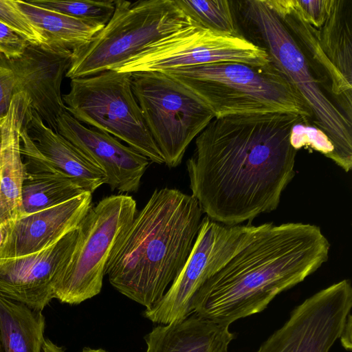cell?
Returning <instances> with one entry per match:
<instances>
[{
	"label": "cell",
	"instance_id": "2e32d148",
	"mask_svg": "<svg viewBox=\"0 0 352 352\" xmlns=\"http://www.w3.org/2000/svg\"><path fill=\"white\" fill-rule=\"evenodd\" d=\"M57 133L102 170L111 190H138L149 165L147 157L107 133L86 127L66 110L57 118Z\"/></svg>",
	"mask_w": 352,
	"mask_h": 352
},
{
	"label": "cell",
	"instance_id": "484cf974",
	"mask_svg": "<svg viewBox=\"0 0 352 352\" xmlns=\"http://www.w3.org/2000/svg\"><path fill=\"white\" fill-rule=\"evenodd\" d=\"M0 20L30 44H45L41 29L19 8L15 0H0Z\"/></svg>",
	"mask_w": 352,
	"mask_h": 352
},
{
	"label": "cell",
	"instance_id": "ffe728a7",
	"mask_svg": "<svg viewBox=\"0 0 352 352\" xmlns=\"http://www.w3.org/2000/svg\"><path fill=\"white\" fill-rule=\"evenodd\" d=\"M24 126L44 157L85 192L92 194L106 184L107 177L102 170L67 139L47 126L31 107Z\"/></svg>",
	"mask_w": 352,
	"mask_h": 352
},
{
	"label": "cell",
	"instance_id": "1f68e13d",
	"mask_svg": "<svg viewBox=\"0 0 352 352\" xmlns=\"http://www.w3.org/2000/svg\"><path fill=\"white\" fill-rule=\"evenodd\" d=\"M41 352H65V349L62 346H59L48 338H45L43 346Z\"/></svg>",
	"mask_w": 352,
	"mask_h": 352
},
{
	"label": "cell",
	"instance_id": "9a60e30c",
	"mask_svg": "<svg viewBox=\"0 0 352 352\" xmlns=\"http://www.w3.org/2000/svg\"><path fill=\"white\" fill-rule=\"evenodd\" d=\"M72 60V50L50 43H28L20 56L9 59L14 76V94L25 93L32 109L55 132L57 118L65 110L61 84Z\"/></svg>",
	"mask_w": 352,
	"mask_h": 352
},
{
	"label": "cell",
	"instance_id": "ac0fdd59",
	"mask_svg": "<svg viewBox=\"0 0 352 352\" xmlns=\"http://www.w3.org/2000/svg\"><path fill=\"white\" fill-rule=\"evenodd\" d=\"M20 137L24 164L21 216L53 207L85 192L44 157L24 124Z\"/></svg>",
	"mask_w": 352,
	"mask_h": 352
},
{
	"label": "cell",
	"instance_id": "44dd1931",
	"mask_svg": "<svg viewBox=\"0 0 352 352\" xmlns=\"http://www.w3.org/2000/svg\"><path fill=\"white\" fill-rule=\"evenodd\" d=\"M229 327L192 314L154 327L144 338L146 352H228L235 338Z\"/></svg>",
	"mask_w": 352,
	"mask_h": 352
},
{
	"label": "cell",
	"instance_id": "d4e9b609",
	"mask_svg": "<svg viewBox=\"0 0 352 352\" xmlns=\"http://www.w3.org/2000/svg\"><path fill=\"white\" fill-rule=\"evenodd\" d=\"M30 3L74 18L105 25L112 17L114 1L31 0Z\"/></svg>",
	"mask_w": 352,
	"mask_h": 352
},
{
	"label": "cell",
	"instance_id": "603a6c76",
	"mask_svg": "<svg viewBox=\"0 0 352 352\" xmlns=\"http://www.w3.org/2000/svg\"><path fill=\"white\" fill-rule=\"evenodd\" d=\"M15 1L43 32L46 43L57 45L72 52L88 45L105 26L34 6L28 1Z\"/></svg>",
	"mask_w": 352,
	"mask_h": 352
},
{
	"label": "cell",
	"instance_id": "9c48e42d",
	"mask_svg": "<svg viewBox=\"0 0 352 352\" xmlns=\"http://www.w3.org/2000/svg\"><path fill=\"white\" fill-rule=\"evenodd\" d=\"M131 75L134 96L164 164L177 167L214 116L192 91L163 72Z\"/></svg>",
	"mask_w": 352,
	"mask_h": 352
},
{
	"label": "cell",
	"instance_id": "f546056e",
	"mask_svg": "<svg viewBox=\"0 0 352 352\" xmlns=\"http://www.w3.org/2000/svg\"><path fill=\"white\" fill-rule=\"evenodd\" d=\"M28 43L0 20V53L11 59L20 56Z\"/></svg>",
	"mask_w": 352,
	"mask_h": 352
},
{
	"label": "cell",
	"instance_id": "7402d4cb",
	"mask_svg": "<svg viewBox=\"0 0 352 352\" xmlns=\"http://www.w3.org/2000/svg\"><path fill=\"white\" fill-rule=\"evenodd\" d=\"M45 328L42 311L0 296V352H41Z\"/></svg>",
	"mask_w": 352,
	"mask_h": 352
},
{
	"label": "cell",
	"instance_id": "836d02e7",
	"mask_svg": "<svg viewBox=\"0 0 352 352\" xmlns=\"http://www.w3.org/2000/svg\"><path fill=\"white\" fill-rule=\"evenodd\" d=\"M1 187H0V223L3 222L1 220Z\"/></svg>",
	"mask_w": 352,
	"mask_h": 352
},
{
	"label": "cell",
	"instance_id": "6da1fadb",
	"mask_svg": "<svg viewBox=\"0 0 352 352\" xmlns=\"http://www.w3.org/2000/svg\"><path fill=\"white\" fill-rule=\"evenodd\" d=\"M296 114L214 118L196 137L186 162L190 188L206 217L227 226L251 223L275 210L294 175Z\"/></svg>",
	"mask_w": 352,
	"mask_h": 352
},
{
	"label": "cell",
	"instance_id": "7c38bea8",
	"mask_svg": "<svg viewBox=\"0 0 352 352\" xmlns=\"http://www.w3.org/2000/svg\"><path fill=\"white\" fill-rule=\"evenodd\" d=\"M251 223L227 226L205 216L182 269L161 300L144 316L159 324L192 314V300L199 287L258 229Z\"/></svg>",
	"mask_w": 352,
	"mask_h": 352
},
{
	"label": "cell",
	"instance_id": "4fadbf2b",
	"mask_svg": "<svg viewBox=\"0 0 352 352\" xmlns=\"http://www.w3.org/2000/svg\"><path fill=\"white\" fill-rule=\"evenodd\" d=\"M352 307L349 280L305 299L256 352H329L340 338Z\"/></svg>",
	"mask_w": 352,
	"mask_h": 352
},
{
	"label": "cell",
	"instance_id": "30bf717a",
	"mask_svg": "<svg viewBox=\"0 0 352 352\" xmlns=\"http://www.w3.org/2000/svg\"><path fill=\"white\" fill-rule=\"evenodd\" d=\"M269 5L329 80L338 107L352 122L351 1L331 0L319 28L302 18L294 0H270Z\"/></svg>",
	"mask_w": 352,
	"mask_h": 352
},
{
	"label": "cell",
	"instance_id": "d6a6232c",
	"mask_svg": "<svg viewBox=\"0 0 352 352\" xmlns=\"http://www.w3.org/2000/svg\"><path fill=\"white\" fill-rule=\"evenodd\" d=\"M81 352H107L104 349H91V348H84Z\"/></svg>",
	"mask_w": 352,
	"mask_h": 352
},
{
	"label": "cell",
	"instance_id": "83f0119b",
	"mask_svg": "<svg viewBox=\"0 0 352 352\" xmlns=\"http://www.w3.org/2000/svg\"><path fill=\"white\" fill-rule=\"evenodd\" d=\"M14 91V76L9 59L0 53V121L10 106Z\"/></svg>",
	"mask_w": 352,
	"mask_h": 352
},
{
	"label": "cell",
	"instance_id": "cb8c5ba5",
	"mask_svg": "<svg viewBox=\"0 0 352 352\" xmlns=\"http://www.w3.org/2000/svg\"><path fill=\"white\" fill-rule=\"evenodd\" d=\"M183 12L214 32L239 36L231 1L228 0H175Z\"/></svg>",
	"mask_w": 352,
	"mask_h": 352
},
{
	"label": "cell",
	"instance_id": "52a82bcc",
	"mask_svg": "<svg viewBox=\"0 0 352 352\" xmlns=\"http://www.w3.org/2000/svg\"><path fill=\"white\" fill-rule=\"evenodd\" d=\"M138 212L127 195H115L92 206L78 226L76 242L54 287V298L78 305L98 295L113 250Z\"/></svg>",
	"mask_w": 352,
	"mask_h": 352
},
{
	"label": "cell",
	"instance_id": "8992f818",
	"mask_svg": "<svg viewBox=\"0 0 352 352\" xmlns=\"http://www.w3.org/2000/svg\"><path fill=\"white\" fill-rule=\"evenodd\" d=\"M113 14L87 45L72 52L65 76L82 78L113 69L157 40L195 21L175 0L114 1Z\"/></svg>",
	"mask_w": 352,
	"mask_h": 352
},
{
	"label": "cell",
	"instance_id": "f1b7e54d",
	"mask_svg": "<svg viewBox=\"0 0 352 352\" xmlns=\"http://www.w3.org/2000/svg\"><path fill=\"white\" fill-rule=\"evenodd\" d=\"M331 0H294V6L308 23L319 28L324 23Z\"/></svg>",
	"mask_w": 352,
	"mask_h": 352
},
{
	"label": "cell",
	"instance_id": "277c9868",
	"mask_svg": "<svg viewBox=\"0 0 352 352\" xmlns=\"http://www.w3.org/2000/svg\"><path fill=\"white\" fill-rule=\"evenodd\" d=\"M160 72L192 91L214 118L285 113L308 122L313 117L302 96L272 63L254 66L221 61Z\"/></svg>",
	"mask_w": 352,
	"mask_h": 352
},
{
	"label": "cell",
	"instance_id": "5bb4252c",
	"mask_svg": "<svg viewBox=\"0 0 352 352\" xmlns=\"http://www.w3.org/2000/svg\"><path fill=\"white\" fill-rule=\"evenodd\" d=\"M78 228L33 254L0 259V296L43 311L74 248Z\"/></svg>",
	"mask_w": 352,
	"mask_h": 352
},
{
	"label": "cell",
	"instance_id": "d6986e66",
	"mask_svg": "<svg viewBox=\"0 0 352 352\" xmlns=\"http://www.w3.org/2000/svg\"><path fill=\"white\" fill-rule=\"evenodd\" d=\"M30 107L23 92L14 94L10 108L0 121L1 220L14 219L21 214V188L24 164L20 133Z\"/></svg>",
	"mask_w": 352,
	"mask_h": 352
},
{
	"label": "cell",
	"instance_id": "4dcf8cb0",
	"mask_svg": "<svg viewBox=\"0 0 352 352\" xmlns=\"http://www.w3.org/2000/svg\"><path fill=\"white\" fill-rule=\"evenodd\" d=\"M10 230V220L0 223V259L4 258Z\"/></svg>",
	"mask_w": 352,
	"mask_h": 352
},
{
	"label": "cell",
	"instance_id": "8fae6325",
	"mask_svg": "<svg viewBox=\"0 0 352 352\" xmlns=\"http://www.w3.org/2000/svg\"><path fill=\"white\" fill-rule=\"evenodd\" d=\"M221 61L254 66L270 63L266 51L244 36L216 33L195 21L150 44L112 70L160 72Z\"/></svg>",
	"mask_w": 352,
	"mask_h": 352
},
{
	"label": "cell",
	"instance_id": "5b68a950",
	"mask_svg": "<svg viewBox=\"0 0 352 352\" xmlns=\"http://www.w3.org/2000/svg\"><path fill=\"white\" fill-rule=\"evenodd\" d=\"M243 22L270 63L287 79L309 107L314 122L334 146L335 162L345 172L352 168V122L324 94L301 46L265 0L239 1Z\"/></svg>",
	"mask_w": 352,
	"mask_h": 352
},
{
	"label": "cell",
	"instance_id": "4316f807",
	"mask_svg": "<svg viewBox=\"0 0 352 352\" xmlns=\"http://www.w3.org/2000/svg\"><path fill=\"white\" fill-rule=\"evenodd\" d=\"M289 142L296 151L308 147L333 161L334 146L327 135L317 126L304 121L298 122L292 126Z\"/></svg>",
	"mask_w": 352,
	"mask_h": 352
},
{
	"label": "cell",
	"instance_id": "e0dca14e",
	"mask_svg": "<svg viewBox=\"0 0 352 352\" xmlns=\"http://www.w3.org/2000/svg\"><path fill=\"white\" fill-rule=\"evenodd\" d=\"M92 206V194L85 192L60 204L10 220L4 258L39 252L76 229Z\"/></svg>",
	"mask_w": 352,
	"mask_h": 352
},
{
	"label": "cell",
	"instance_id": "ba28073f",
	"mask_svg": "<svg viewBox=\"0 0 352 352\" xmlns=\"http://www.w3.org/2000/svg\"><path fill=\"white\" fill-rule=\"evenodd\" d=\"M65 110L80 122L120 139L152 162L164 157L145 122L132 88V75L112 69L71 79Z\"/></svg>",
	"mask_w": 352,
	"mask_h": 352
},
{
	"label": "cell",
	"instance_id": "3957f363",
	"mask_svg": "<svg viewBox=\"0 0 352 352\" xmlns=\"http://www.w3.org/2000/svg\"><path fill=\"white\" fill-rule=\"evenodd\" d=\"M203 214L191 195L155 190L113 250L105 270L110 284L146 309L153 307L184 265Z\"/></svg>",
	"mask_w": 352,
	"mask_h": 352
},
{
	"label": "cell",
	"instance_id": "7a4b0ae2",
	"mask_svg": "<svg viewBox=\"0 0 352 352\" xmlns=\"http://www.w3.org/2000/svg\"><path fill=\"white\" fill-rule=\"evenodd\" d=\"M330 247L316 225L261 224L197 291L192 312L228 326L260 313L324 264Z\"/></svg>",
	"mask_w": 352,
	"mask_h": 352
}]
</instances>
